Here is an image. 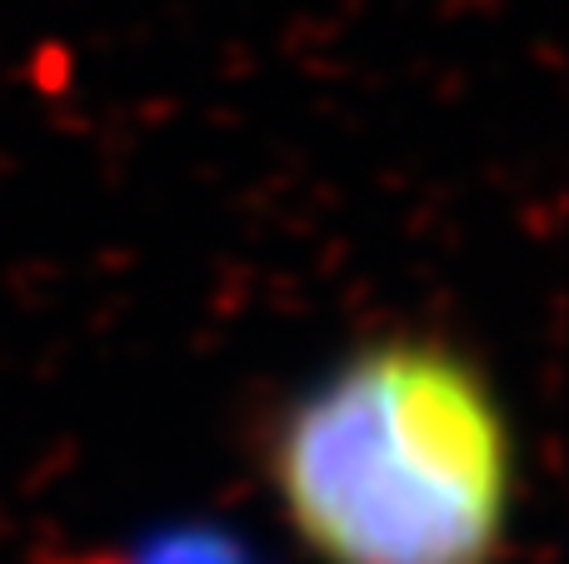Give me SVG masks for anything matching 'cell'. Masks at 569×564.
Wrapping results in <instances>:
<instances>
[{
    "label": "cell",
    "mask_w": 569,
    "mask_h": 564,
    "mask_svg": "<svg viewBox=\"0 0 569 564\" xmlns=\"http://www.w3.org/2000/svg\"><path fill=\"white\" fill-rule=\"evenodd\" d=\"M270 490L315 564H495L520 500L500 390L440 340H370L276 420Z\"/></svg>",
    "instance_id": "obj_1"
},
{
    "label": "cell",
    "mask_w": 569,
    "mask_h": 564,
    "mask_svg": "<svg viewBox=\"0 0 569 564\" xmlns=\"http://www.w3.org/2000/svg\"><path fill=\"white\" fill-rule=\"evenodd\" d=\"M130 564H260L256 550L220 525H170L140 540Z\"/></svg>",
    "instance_id": "obj_2"
}]
</instances>
